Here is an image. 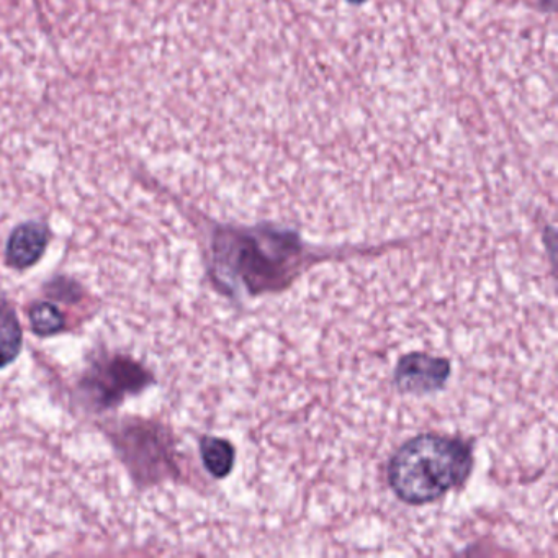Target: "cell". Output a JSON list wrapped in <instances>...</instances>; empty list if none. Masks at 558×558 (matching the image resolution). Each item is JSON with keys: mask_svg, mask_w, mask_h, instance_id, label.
Instances as JSON below:
<instances>
[{"mask_svg": "<svg viewBox=\"0 0 558 558\" xmlns=\"http://www.w3.org/2000/svg\"><path fill=\"white\" fill-rule=\"evenodd\" d=\"M32 329L38 336H54L63 331L66 322L63 313L53 305V303H37L31 310Z\"/></svg>", "mask_w": 558, "mask_h": 558, "instance_id": "cell-7", "label": "cell"}, {"mask_svg": "<svg viewBox=\"0 0 558 558\" xmlns=\"http://www.w3.org/2000/svg\"><path fill=\"white\" fill-rule=\"evenodd\" d=\"M207 120L244 198L361 178L403 132L439 51L437 0H214Z\"/></svg>", "mask_w": 558, "mask_h": 558, "instance_id": "cell-1", "label": "cell"}, {"mask_svg": "<svg viewBox=\"0 0 558 558\" xmlns=\"http://www.w3.org/2000/svg\"><path fill=\"white\" fill-rule=\"evenodd\" d=\"M48 241H50V233L45 225L37 223V221L21 225L12 233L8 243L5 257H8L9 266L17 270L35 266L44 256Z\"/></svg>", "mask_w": 558, "mask_h": 558, "instance_id": "cell-4", "label": "cell"}, {"mask_svg": "<svg viewBox=\"0 0 558 558\" xmlns=\"http://www.w3.org/2000/svg\"><path fill=\"white\" fill-rule=\"evenodd\" d=\"M478 462V440L446 430H423L388 456L385 482L395 501L407 508L439 506L452 493H463Z\"/></svg>", "mask_w": 558, "mask_h": 558, "instance_id": "cell-2", "label": "cell"}, {"mask_svg": "<svg viewBox=\"0 0 558 558\" xmlns=\"http://www.w3.org/2000/svg\"><path fill=\"white\" fill-rule=\"evenodd\" d=\"M201 456L207 472L218 480L230 475L236 460L233 444L220 437H205L201 442Z\"/></svg>", "mask_w": 558, "mask_h": 558, "instance_id": "cell-5", "label": "cell"}, {"mask_svg": "<svg viewBox=\"0 0 558 558\" xmlns=\"http://www.w3.org/2000/svg\"><path fill=\"white\" fill-rule=\"evenodd\" d=\"M22 342L24 336L17 315L4 300H0V368L8 367L17 359Z\"/></svg>", "mask_w": 558, "mask_h": 558, "instance_id": "cell-6", "label": "cell"}, {"mask_svg": "<svg viewBox=\"0 0 558 558\" xmlns=\"http://www.w3.org/2000/svg\"><path fill=\"white\" fill-rule=\"evenodd\" d=\"M148 384V374L135 362L113 359L94 372L90 390L104 407L119 403L125 395L136 393Z\"/></svg>", "mask_w": 558, "mask_h": 558, "instance_id": "cell-3", "label": "cell"}]
</instances>
